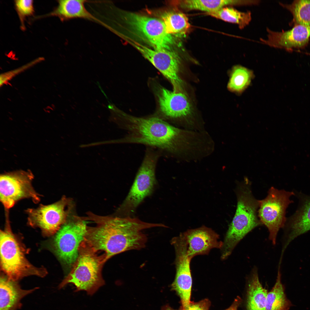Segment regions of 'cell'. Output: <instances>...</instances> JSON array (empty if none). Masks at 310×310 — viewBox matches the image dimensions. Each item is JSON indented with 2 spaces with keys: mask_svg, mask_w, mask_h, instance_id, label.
<instances>
[{
  "mask_svg": "<svg viewBox=\"0 0 310 310\" xmlns=\"http://www.w3.org/2000/svg\"><path fill=\"white\" fill-rule=\"evenodd\" d=\"M83 217L96 225L88 227L85 241L96 252L103 251L106 261L118 254L144 248L147 237L142 231L164 224L144 222L131 216H100L91 212Z\"/></svg>",
  "mask_w": 310,
  "mask_h": 310,
  "instance_id": "cell-1",
  "label": "cell"
},
{
  "mask_svg": "<svg viewBox=\"0 0 310 310\" xmlns=\"http://www.w3.org/2000/svg\"><path fill=\"white\" fill-rule=\"evenodd\" d=\"M122 127L127 134L119 142L140 144L153 148L162 152H177L183 131L160 118L135 117L121 114Z\"/></svg>",
  "mask_w": 310,
  "mask_h": 310,
  "instance_id": "cell-2",
  "label": "cell"
},
{
  "mask_svg": "<svg viewBox=\"0 0 310 310\" xmlns=\"http://www.w3.org/2000/svg\"><path fill=\"white\" fill-rule=\"evenodd\" d=\"M236 212L225 235L221 249V258L224 260L231 254L239 242L249 232L262 224L257 214L258 200L252 193L250 182L245 178L237 190Z\"/></svg>",
  "mask_w": 310,
  "mask_h": 310,
  "instance_id": "cell-3",
  "label": "cell"
},
{
  "mask_svg": "<svg viewBox=\"0 0 310 310\" xmlns=\"http://www.w3.org/2000/svg\"><path fill=\"white\" fill-rule=\"evenodd\" d=\"M97 252L85 241L79 248L78 257L71 271L59 285V289L69 283L73 284L76 292L86 291L92 295L104 284L102 270L106 261L103 254L99 255Z\"/></svg>",
  "mask_w": 310,
  "mask_h": 310,
  "instance_id": "cell-4",
  "label": "cell"
},
{
  "mask_svg": "<svg viewBox=\"0 0 310 310\" xmlns=\"http://www.w3.org/2000/svg\"><path fill=\"white\" fill-rule=\"evenodd\" d=\"M6 225L4 229L0 231V264L7 277L16 282L28 276H46L47 272L45 268L37 267L28 260L24 247L13 233L8 222Z\"/></svg>",
  "mask_w": 310,
  "mask_h": 310,
  "instance_id": "cell-5",
  "label": "cell"
},
{
  "mask_svg": "<svg viewBox=\"0 0 310 310\" xmlns=\"http://www.w3.org/2000/svg\"><path fill=\"white\" fill-rule=\"evenodd\" d=\"M154 148L148 147L146 149L133 184L126 197L118 208L117 216H131L144 198L152 192L156 182V164L162 153Z\"/></svg>",
  "mask_w": 310,
  "mask_h": 310,
  "instance_id": "cell-6",
  "label": "cell"
},
{
  "mask_svg": "<svg viewBox=\"0 0 310 310\" xmlns=\"http://www.w3.org/2000/svg\"><path fill=\"white\" fill-rule=\"evenodd\" d=\"M294 195L292 192L272 187L266 197L258 200V217L262 224L268 228L269 239L273 245L276 243L279 230L285 225L286 210L292 202L290 197Z\"/></svg>",
  "mask_w": 310,
  "mask_h": 310,
  "instance_id": "cell-7",
  "label": "cell"
},
{
  "mask_svg": "<svg viewBox=\"0 0 310 310\" xmlns=\"http://www.w3.org/2000/svg\"><path fill=\"white\" fill-rule=\"evenodd\" d=\"M87 228L82 217L73 216H69L56 233L54 241L55 251L60 259L68 266L72 267L76 261Z\"/></svg>",
  "mask_w": 310,
  "mask_h": 310,
  "instance_id": "cell-8",
  "label": "cell"
},
{
  "mask_svg": "<svg viewBox=\"0 0 310 310\" xmlns=\"http://www.w3.org/2000/svg\"><path fill=\"white\" fill-rule=\"evenodd\" d=\"M33 178L30 171L22 170L1 175L0 200L5 209H10L25 198H30L35 203L39 202L40 195L32 185Z\"/></svg>",
  "mask_w": 310,
  "mask_h": 310,
  "instance_id": "cell-9",
  "label": "cell"
},
{
  "mask_svg": "<svg viewBox=\"0 0 310 310\" xmlns=\"http://www.w3.org/2000/svg\"><path fill=\"white\" fill-rule=\"evenodd\" d=\"M71 203V200L64 196L52 204L28 209V222L32 226L39 228L44 235L56 234L70 216Z\"/></svg>",
  "mask_w": 310,
  "mask_h": 310,
  "instance_id": "cell-10",
  "label": "cell"
},
{
  "mask_svg": "<svg viewBox=\"0 0 310 310\" xmlns=\"http://www.w3.org/2000/svg\"><path fill=\"white\" fill-rule=\"evenodd\" d=\"M126 39L170 82L173 91L182 92L183 83L180 76L181 60L176 53L171 49H151L131 39Z\"/></svg>",
  "mask_w": 310,
  "mask_h": 310,
  "instance_id": "cell-11",
  "label": "cell"
},
{
  "mask_svg": "<svg viewBox=\"0 0 310 310\" xmlns=\"http://www.w3.org/2000/svg\"><path fill=\"white\" fill-rule=\"evenodd\" d=\"M126 22L137 35L158 49H171L175 44L162 20L133 13L124 16Z\"/></svg>",
  "mask_w": 310,
  "mask_h": 310,
  "instance_id": "cell-12",
  "label": "cell"
},
{
  "mask_svg": "<svg viewBox=\"0 0 310 310\" xmlns=\"http://www.w3.org/2000/svg\"><path fill=\"white\" fill-rule=\"evenodd\" d=\"M171 243L175 250L176 274L171 284L173 290L181 299L182 309L186 310L190 302L192 278L190 267L191 259L187 253V245L182 233L173 238Z\"/></svg>",
  "mask_w": 310,
  "mask_h": 310,
  "instance_id": "cell-13",
  "label": "cell"
},
{
  "mask_svg": "<svg viewBox=\"0 0 310 310\" xmlns=\"http://www.w3.org/2000/svg\"><path fill=\"white\" fill-rule=\"evenodd\" d=\"M187 245V253L191 259L199 255H208L212 248L221 249L223 242L219 235L204 226L182 233Z\"/></svg>",
  "mask_w": 310,
  "mask_h": 310,
  "instance_id": "cell-14",
  "label": "cell"
},
{
  "mask_svg": "<svg viewBox=\"0 0 310 310\" xmlns=\"http://www.w3.org/2000/svg\"><path fill=\"white\" fill-rule=\"evenodd\" d=\"M267 38L260 39L263 43L272 47L289 50L300 48L308 43L310 38V26L296 25L289 30L276 32L267 28Z\"/></svg>",
  "mask_w": 310,
  "mask_h": 310,
  "instance_id": "cell-15",
  "label": "cell"
},
{
  "mask_svg": "<svg viewBox=\"0 0 310 310\" xmlns=\"http://www.w3.org/2000/svg\"><path fill=\"white\" fill-rule=\"evenodd\" d=\"M158 90L157 96L160 108L165 118H177L191 113V106L183 92L171 91L162 87Z\"/></svg>",
  "mask_w": 310,
  "mask_h": 310,
  "instance_id": "cell-16",
  "label": "cell"
},
{
  "mask_svg": "<svg viewBox=\"0 0 310 310\" xmlns=\"http://www.w3.org/2000/svg\"><path fill=\"white\" fill-rule=\"evenodd\" d=\"M37 288L30 290L22 289L16 281L2 277L0 280V310H17L20 308L24 297Z\"/></svg>",
  "mask_w": 310,
  "mask_h": 310,
  "instance_id": "cell-17",
  "label": "cell"
},
{
  "mask_svg": "<svg viewBox=\"0 0 310 310\" xmlns=\"http://www.w3.org/2000/svg\"><path fill=\"white\" fill-rule=\"evenodd\" d=\"M304 197L301 206L287 224L288 232L286 247L297 237L310 230V197Z\"/></svg>",
  "mask_w": 310,
  "mask_h": 310,
  "instance_id": "cell-18",
  "label": "cell"
},
{
  "mask_svg": "<svg viewBox=\"0 0 310 310\" xmlns=\"http://www.w3.org/2000/svg\"><path fill=\"white\" fill-rule=\"evenodd\" d=\"M87 1L83 0H60L53 11L42 17L55 16L62 21L75 18L94 20L92 15L85 7Z\"/></svg>",
  "mask_w": 310,
  "mask_h": 310,
  "instance_id": "cell-19",
  "label": "cell"
},
{
  "mask_svg": "<svg viewBox=\"0 0 310 310\" xmlns=\"http://www.w3.org/2000/svg\"><path fill=\"white\" fill-rule=\"evenodd\" d=\"M252 4V1L249 0H183L178 2V5L184 9L199 10L206 13L216 11L227 6H248Z\"/></svg>",
  "mask_w": 310,
  "mask_h": 310,
  "instance_id": "cell-20",
  "label": "cell"
},
{
  "mask_svg": "<svg viewBox=\"0 0 310 310\" xmlns=\"http://www.w3.org/2000/svg\"><path fill=\"white\" fill-rule=\"evenodd\" d=\"M247 285V310H266L268 292L259 281L257 269L251 271Z\"/></svg>",
  "mask_w": 310,
  "mask_h": 310,
  "instance_id": "cell-21",
  "label": "cell"
},
{
  "mask_svg": "<svg viewBox=\"0 0 310 310\" xmlns=\"http://www.w3.org/2000/svg\"><path fill=\"white\" fill-rule=\"evenodd\" d=\"M227 88L237 94H242L250 85L254 77L253 71L240 65L234 66L231 70Z\"/></svg>",
  "mask_w": 310,
  "mask_h": 310,
  "instance_id": "cell-22",
  "label": "cell"
},
{
  "mask_svg": "<svg viewBox=\"0 0 310 310\" xmlns=\"http://www.w3.org/2000/svg\"><path fill=\"white\" fill-rule=\"evenodd\" d=\"M292 305L286 296L281 280V274L278 270L276 283L267 294L266 310H288Z\"/></svg>",
  "mask_w": 310,
  "mask_h": 310,
  "instance_id": "cell-23",
  "label": "cell"
},
{
  "mask_svg": "<svg viewBox=\"0 0 310 310\" xmlns=\"http://www.w3.org/2000/svg\"><path fill=\"white\" fill-rule=\"evenodd\" d=\"M162 18L167 32L172 35L184 36L190 27L188 18L180 11H168L163 15Z\"/></svg>",
  "mask_w": 310,
  "mask_h": 310,
  "instance_id": "cell-24",
  "label": "cell"
},
{
  "mask_svg": "<svg viewBox=\"0 0 310 310\" xmlns=\"http://www.w3.org/2000/svg\"><path fill=\"white\" fill-rule=\"evenodd\" d=\"M206 13L225 22L236 24L241 29L248 25L252 19L250 11H241L230 7H226L216 11Z\"/></svg>",
  "mask_w": 310,
  "mask_h": 310,
  "instance_id": "cell-25",
  "label": "cell"
},
{
  "mask_svg": "<svg viewBox=\"0 0 310 310\" xmlns=\"http://www.w3.org/2000/svg\"><path fill=\"white\" fill-rule=\"evenodd\" d=\"M280 4L291 12L296 25L310 26V0L295 1L290 5Z\"/></svg>",
  "mask_w": 310,
  "mask_h": 310,
  "instance_id": "cell-26",
  "label": "cell"
},
{
  "mask_svg": "<svg viewBox=\"0 0 310 310\" xmlns=\"http://www.w3.org/2000/svg\"><path fill=\"white\" fill-rule=\"evenodd\" d=\"M15 6L21 24V28L25 29L24 21L25 18L34 13L33 2L32 0H18L14 1Z\"/></svg>",
  "mask_w": 310,
  "mask_h": 310,
  "instance_id": "cell-27",
  "label": "cell"
},
{
  "mask_svg": "<svg viewBox=\"0 0 310 310\" xmlns=\"http://www.w3.org/2000/svg\"><path fill=\"white\" fill-rule=\"evenodd\" d=\"M43 59L40 58L18 69L3 73L0 75V86L3 85L11 80L16 75L30 67V66L42 61Z\"/></svg>",
  "mask_w": 310,
  "mask_h": 310,
  "instance_id": "cell-28",
  "label": "cell"
},
{
  "mask_svg": "<svg viewBox=\"0 0 310 310\" xmlns=\"http://www.w3.org/2000/svg\"><path fill=\"white\" fill-rule=\"evenodd\" d=\"M210 303L205 299L197 302H190L186 310H209Z\"/></svg>",
  "mask_w": 310,
  "mask_h": 310,
  "instance_id": "cell-29",
  "label": "cell"
},
{
  "mask_svg": "<svg viewBox=\"0 0 310 310\" xmlns=\"http://www.w3.org/2000/svg\"><path fill=\"white\" fill-rule=\"evenodd\" d=\"M241 298L239 297H237L230 307L225 310H237L241 302Z\"/></svg>",
  "mask_w": 310,
  "mask_h": 310,
  "instance_id": "cell-30",
  "label": "cell"
},
{
  "mask_svg": "<svg viewBox=\"0 0 310 310\" xmlns=\"http://www.w3.org/2000/svg\"><path fill=\"white\" fill-rule=\"evenodd\" d=\"M161 310H183L182 308L180 309H175L171 307H170L169 305H165L162 308Z\"/></svg>",
  "mask_w": 310,
  "mask_h": 310,
  "instance_id": "cell-31",
  "label": "cell"
}]
</instances>
